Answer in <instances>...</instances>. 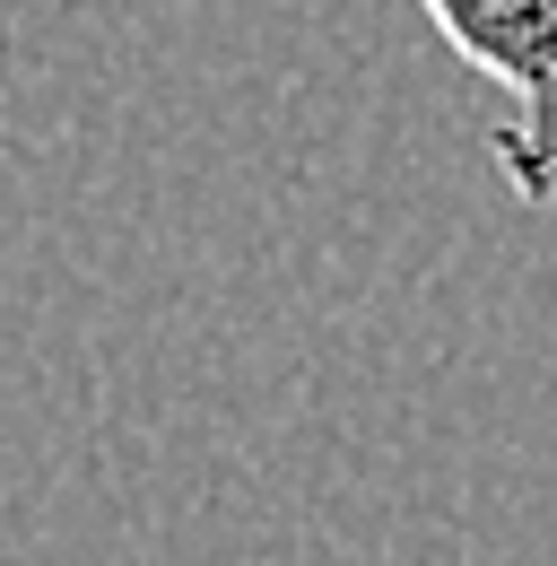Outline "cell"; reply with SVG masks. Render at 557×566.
Wrapping results in <instances>:
<instances>
[{
  "label": "cell",
  "instance_id": "cell-1",
  "mask_svg": "<svg viewBox=\"0 0 557 566\" xmlns=\"http://www.w3.org/2000/svg\"><path fill=\"white\" fill-rule=\"evenodd\" d=\"M435 18V35L505 87V123L487 132V157L505 166L523 210L557 201V0H418Z\"/></svg>",
  "mask_w": 557,
  "mask_h": 566
}]
</instances>
